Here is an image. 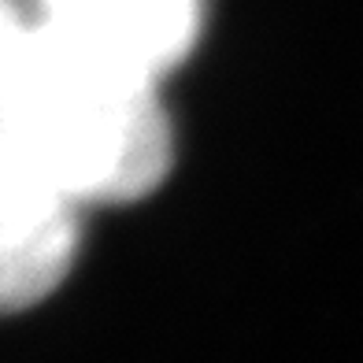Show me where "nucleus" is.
<instances>
[{
	"label": "nucleus",
	"instance_id": "obj_1",
	"mask_svg": "<svg viewBox=\"0 0 363 363\" xmlns=\"http://www.w3.org/2000/svg\"><path fill=\"white\" fill-rule=\"evenodd\" d=\"M0 141L71 208L123 204L171 171L156 78L26 23L0 71Z\"/></svg>",
	"mask_w": 363,
	"mask_h": 363
},
{
	"label": "nucleus",
	"instance_id": "obj_4",
	"mask_svg": "<svg viewBox=\"0 0 363 363\" xmlns=\"http://www.w3.org/2000/svg\"><path fill=\"white\" fill-rule=\"evenodd\" d=\"M23 30H26V19H23V11L15 8V0H0V71H4L11 48L19 45Z\"/></svg>",
	"mask_w": 363,
	"mask_h": 363
},
{
	"label": "nucleus",
	"instance_id": "obj_3",
	"mask_svg": "<svg viewBox=\"0 0 363 363\" xmlns=\"http://www.w3.org/2000/svg\"><path fill=\"white\" fill-rule=\"evenodd\" d=\"M74 211L0 141V311L38 304L63 282L78 252Z\"/></svg>",
	"mask_w": 363,
	"mask_h": 363
},
{
	"label": "nucleus",
	"instance_id": "obj_2",
	"mask_svg": "<svg viewBox=\"0 0 363 363\" xmlns=\"http://www.w3.org/2000/svg\"><path fill=\"white\" fill-rule=\"evenodd\" d=\"M41 26L123 67L163 78L201 38L204 0H34Z\"/></svg>",
	"mask_w": 363,
	"mask_h": 363
}]
</instances>
